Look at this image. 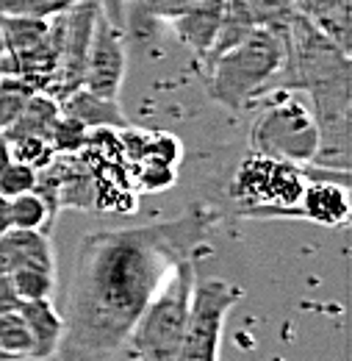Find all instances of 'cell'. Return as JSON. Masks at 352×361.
Returning a JSON list of instances; mask_svg holds the SVG:
<instances>
[{"label":"cell","instance_id":"cell-1","mask_svg":"<svg viewBox=\"0 0 352 361\" xmlns=\"http://www.w3.org/2000/svg\"><path fill=\"white\" fill-rule=\"evenodd\" d=\"M217 223L214 209L194 203L170 220L87 233L67 289L58 361L114 359L167 275L208 253Z\"/></svg>","mask_w":352,"mask_h":361},{"label":"cell","instance_id":"cell-2","mask_svg":"<svg viewBox=\"0 0 352 361\" xmlns=\"http://www.w3.org/2000/svg\"><path fill=\"white\" fill-rule=\"evenodd\" d=\"M283 64L280 31L256 25L239 45L203 67L208 94L230 111L261 100Z\"/></svg>","mask_w":352,"mask_h":361},{"label":"cell","instance_id":"cell-3","mask_svg":"<svg viewBox=\"0 0 352 361\" xmlns=\"http://www.w3.org/2000/svg\"><path fill=\"white\" fill-rule=\"evenodd\" d=\"M194 262L197 259L180 262L136 319L128 336L136 361H177L191 312V289L197 281Z\"/></svg>","mask_w":352,"mask_h":361},{"label":"cell","instance_id":"cell-4","mask_svg":"<svg viewBox=\"0 0 352 361\" xmlns=\"http://www.w3.org/2000/svg\"><path fill=\"white\" fill-rule=\"evenodd\" d=\"M283 64L272 78L269 92H313L330 84L352 81L350 53H344L333 39H327L306 17L294 14L280 31ZM266 92V94H269Z\"/></svg>","mask_w":352,"mask_h":361},{"label":"cell","instance_id":"cell-5","mask_svg":"<svg viewBox=\"0 0 352 361\" xmlns=\"http://www.w3.org/2000/svg\"><path fill=\"white\" fill-rule=\"evenodd\" d=\"M250 126V150L289 164H310L316 150V120L297 92H269Z\"/></svg>","mask_w":352,"mask_h":361},{"label":"cell","instance_id":"cell-6","mask_svg":"<svg viewBox=\"0 0 352 361\" xmlns=\"http://www.w3.org/2000/svg\"><path fill=\"white\" fill-rule=\"evenodd\" d=\"M306 170L300 164L275 161L253 153L230 186V197L239 200L241 214H294L306 189Z\"/></svg>","mask_w":352,"mask_h":361},{"label":"cell","instance_id":"cell-7","mask_svg":"<svg viewBox=\"0 0 352 361\" xmlns=\"http://www.w3.org/2000/svg\"><path fill=\"white\" fill-rule=\"evenodd\" d=\"M244 298V292L222 278L194 281L189 325L180 342L177 361H220L222 331L230 309Z\"/></svg>","mask_w":352,"mask_h":361},{"label":"cell","instance_id":"cell-8","mask_svg":"<svg viewBox=\"0 0 352 361\" xmlns=\"http://www.w3.org/2000/svg\"><path fill=\"white\" fill-rule=\"evenodd\" d=\"M97 17H100L97 0H78L70 11L61 14V56H58L56 75L44 90L58 103L70 92L81 90L84 84V64H87L89 42H92Z\"/></svg>","mask_w":352,"mask_h":361},{"label":"cell","instance_id":"cell-9","mask_svg":"<svg viewBox=\"0 0 352 361\" xmlns=\"http://www.w3.org/2000/svg\"><path fill=\"white\" fill-rule=\"evenodd\" d=\"M125 31L114 28L103 14L94 23L92 42H89L87 64H84V90L100 97L117 100L125 81Z\"/></svg>","mask_w":352,"mask_h":361},{"label":"cell","instance_id":"cell-10","mask_svg":"<svg viewBox=\"0 0 352 361\" xmlns=\"http://www.w3.org/2000/svg\"><path fill=\"white\" fill-rule=\"evenodd\" d=\"M306 189L297 203V217L319 226H344L350 217V173L336 170H306Z\"/></svg>","mask_w":352,"mask_h":361},{"label":"cell","instance_id":"cell-11","mask_svg":"<svg viewBox=\"0 0 352 361\" xmlns=\"http://www.w3.org/2000/svg\"><path fill=\"white\" fill-rule=\"evenodd\" d=\"M222 14H225V0H200L189 8H183L167 23L172 25L180 45H186L203 61L208 56V50L214 47L217 31L222 25Z\"/></svg>","mask_w":352,"mask_h":361},{"label":"cell","instance_id":"cell-12","mask_svg":"<svg viewBox=\"0 0 352 361\" xmlns=\"http://www.w3.org/2000/svg\"><path fill=\"white\" fill-rule=\"evenodd\" d=\"M20 267H39L56 272V253L44 231L8 228L0 236V275H11Z\"/></svg>","mask_w":352,"mask_h":361},{"label":"cell","instance_id":"cell-13","mask_svg":"<svg viewBox=\"0 0 352 361\" xmlns=\"http://www.w3.org/2000/svg\"><path fill=\"white\" fill-rule=\"evenodd\" d=\"M58 109H61V114L78 120L87 131H108V128L111 131H122V128H128V120H125V114H122L117 100L100 97V94L84 90V87L70 92L58 103Z\"/></svg>","mask_w":352,"mask_h":361},{"label":"cell","instance_id":"cell-14","mask_svg":"<svg viewBox=\"0 0 352 361\" xmlns=\"http://www.w3.org/2000/svg\"><path fill=\"white\" fill-rule=\"evenodd\" d=\"M291 8L316 25L327 39L350 53L352 39V0H289Z\"/></svg>","mask_w":352,"mask_h":361},{"label":"cell","instance_id":"cell-15","mask_svg":"<svg viewBox=\"0 0 352 361\" xmlns=\"http://www.w3.org/2000/svg\"><path fill=\"white\" fill-rule=\"evenodd\" d=\"M20 314L31 331V359H53L58 350L61 334H64V319L56 312V306L50 303V298L20 303Z\"/></svg>","mask_w":352,"mask_h":361},{"label":"cell","instance_id":"cell-16","mask_svg":"<svg viewBox=\"0 0 352 361\" xmlns=\"http://www.w3.org/2000/svg\"><path fill=\"white\" fill-rule=\"evenodd\" d=\"M58 117H61L58 100L50 97L47 92H37V94L25 103V109H23V114L14 120V126L6 128L3 134H6L8 142H11V139H23V136H39V139H47V142H50V131H53V126H56Z\"/></svg>","mask_w":352,"mask_h":361},{"label":"cell","instance_id":"cell-17","mask_svg":"<svg viewBox=\"0 0 352 361\" xmlns=\"http://www.w3.org/2000/svg\"><path fill=\"white\" fill-rule=\"evenodd\" d=\"M50 20H31V17H6L0 14V53L20 56L34 45H39Z\"/></svg>","mask_w":352,"mask_h":361},{"label":"cell","instance_id":"cell-18","mask_svg":"<svg viewBox=\"0 0 352 361\" xmlns=\"http://www.w3.org/2000/svg\"><path fill=\"white\" fill-rule=\"evenodd\" d=\"M37 87L17 75H0V131L11 128L14 120L23 114L25 103L37 94Z\"/></svg>","mask_w":352,"mask_h":361},{"label":"cell","instance_id":"cell-19","mask_svg":"<svg viewBox=\"0 0 352 361\" xmlns=\"http://www.w3.org/2000/svg\"><path fill=\"white\" fill-rule=\"evenodd\" d=\"M11 203V228H25V231H44L56 220L50 217V209L37 192H25L8 200Z\"/></svg>","mask_w":352,"mask_h":361},{"label":"cell","instance_id":"cell-20","mask_svg":"<svg viewBox=\"0 0 352 361\" xmlns=\"http://www.w3.org/2000/svg\"><path fill=\"white\" fill-rule=\"evenodd\" d=\"M0 350L11 361L31 359V331L20 309L0 314Z\"/></svg>","mask_w":352,"mask_h":361},{"label":"cell","instance_id":"cell-21","mask_svg":"<svg viewBox=\"0 0 352 361\" xmlns=\"http://www.w3.org/2000/svg\"><path fill=\"white\" fill-rule=\"evenodd\" d=\"M11 283H14V292L23 303L25 300H44L56 289V272L39 270V267H20V270L11 272Z\"/></svg>","mask_w":352,"mask_h":361},{"label":"cell","instance_id":"cell-22","mask_svg":"<svg viewBox=\"0 0 352 361\" xmlns=\"http://www.w3.org/2000/svg\"><path fill=\"white\" fill-rule=\"evenodd\" d=\"M78 0H0V14L6 17H31V20H53L70 11Z\"/></svg>","mask_w":352,"mask_h":361},{"label":"cell","instance_id":"cell-23","mask_svg":"<svg viewBox=\"0 0 352 361\" xmlns=\"http://www.w3.org/2000/svg\"><path fill=\"white\" fill-rule=\"evenodd\" d=\"M89 134H92V131H87L78 120L61 114V117L56 120L53 131H50V145H53L56 156H75V153L87 150Z\"/></svg>","mask_w":352,"mask_h":361},{"label":"cell","instance_id":"cell-24","mask_svg":"<svg viewBox=\"0 0 352 361\" xmlns=\"http://www.w3.org/2000/svg\"><path fill=\"white\" fill-rule=\"evenodd\" d=\"M11 147V159L34 167V170H42L47 167L53 159H56V150L47 139H39V136H23V139H11L8 142Z\"/></svg>","mask_w":352,"mask_h":361},{"label":"cell","instance_id":"cell-25","mask_svg":"<svg viewBox=\"0 0 352 361\" xmlns=\"http://www.w3.org/2000/svg\"><path fill=\"white\" fill-rule=\"evenodd\" d=\"M34 186H37V170L34 167H28V164H23V161H17V159H11L6 167H3V173H0V195L3 197H17V195H25V192H34Z\"/></svg>","mask_w":352,"mask_h":361},{"label":"cell","instance_id":"cell-26","mask_svg":"<svg viewBox=\"0 0 352 361\" xmlns=\"http://www.w3.org/2000/svg\"><path fill=\"white\" fill-rule=\"evenodd\" d=\"M177 173H175V164H164V161H153V159H144L139 164V180L144 189H170L175 183Z\"/></svg>","mask_w":352,"mask_h":361},{"label":"cell","instance_id":"cell-27","mask_svg":"<svg viewBox=\"0 0 352 361\" xmlns=\"http://www.w3.org/2000/svg\"><path fill=\"white\" fill-rule=\"evenodd\" d=\"M200 0H139V8L156 20H172L175 14H180L183 8L194 6Z\"/></svg>","mask_w":352,"mask_h":361},{"label":"cell","instance_id":"cell-28","mask_svg":"<svg viewBox=\"0 0 352 361\" xmlns=\"http://www.w3.org/2000/svg\"><path fill=\"white\" fill-rule=\"evenodd\" d=\"M97 6H100V14L114 25V28H120V31H125L128 28V11H125V0H97Z\"/></svg>","mask_w":352,"mask_h":361},{"label":"cell","instance_id":"cell-29","mask_svg":"<svg viewBox=\"0 0 352 361\" xmlns=\"http://www.w3.org/2000/svg\"><path fill=\"white\" fill-rule=\"evenodd\" d=\"M20 298L14 292V283H11V275H0V314L6 312H17L20 309Z\"/></svg>","mask_w":352,"mask_h":361},{"label":"cell","instance_id":"cell-30","mask_svg":"<svg viewBox=\"0 0 352 361\" xmlns=\"http://www.w3.org/2000/svg\"><path fill=\"white\" fill-rule=\"evenodd\" d=\"M8 228H11V203H8V197L0 195V236H3Z\"/></svg>","mask_w":352,"mask_h":361},{"label":"cell","instance_id":"cell-31","mask_svg":"<svg viewBox=\"0 0 352 361\" xmlns=\"http://www.w3.org/2000/svg\"><path fill=\"white\" fill-rule=\"evenodd\" d=\"M11 161V147H8V139H6V134L0 131V173H3V167Z\"/></svg>","mask_w":352,"mask_h":361},{"label":"cell","instance_id":"cell-32","mask_svg":"<svg viewBox=\"0 0 352 361\" xmlns=\"http://www.w3.org/2000/svg\"><path fill=\"white\" fill-rule=\"evenodd\" d=\"M0 361H11V359H8V356H6V353H3V350H0Z\"/></svg>","mask_w":352,"mask_h":361},{"label":"cell","instance_id":"cell-33","mask_svg":"<svg viewBox=\"0 0 352 361\" xmlns=\"http://www.w3.org/2000/svg\"><path fill=\"white\" fill-rule=\"evenodd\" d=\"M125 3H136V6H139V0H125Z\"/></svg>","mask_w":352,"mask_h":361}]
</instances>
